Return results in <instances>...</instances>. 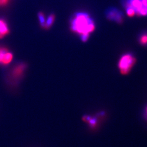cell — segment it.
Instances as JSON below:
<instances>
[{
	"mask_svg": "<svg viewBox=\"0 0 147 147\" xmlns=\"http://www.w3.org/2000/svg\"><path fill=\"white\" fill-rule=\"evenodd\" d=\"M141 2L143 6L147 7V0H141Z\"/></svg>",
	"mask_w": 147,
	"mask_h": 147,
	"instance_id": "13",
	"label": "cell"
},
{
	"mask_svg": "<svg viewBox=\"0 0 147 147\" xmlns=\"http://www.w3.org/2000/svg\"><path fill=\"white\" fill-rule=\"evenodd\" d=\"M94 28V21L87 13H77L71 21V30L80 35L90 34Z\"/></svg>",
	"mask_w": 147,
	"mask_h": 147,
	"instance_id": "1",
	"label": "cell"
},
{
	"mask_svg": "<svg viewBox=\"0 0 147 147\" xmlns=\"http://www.w3.org/2000/svg\"><path fill=\"white\" fill-rule=\"evenodd\" d=\"M139 42L141 45L146 46L147 45V32L143 33L139 39Z\"/></svg>",
	"mask_w": 147,
	"mask_h": 147,
	"instance_id": "10",
	"label": "cell"
},
{
	"mask_svg": "<svg viewBox=\"0 0 147 147\" xmlns=\"http://www.w3.org/2000/svg\"><path fill=\"white\" fill-rule=\"evenodd\" d=\"M0 6H3V3H2V2L1 0H0Z\"/></svg>",
	"mask_w": 147,
	"mask_h": 147,
	"instance_id": "15",
	"label": "cell"
},
{
	"mask_svg": "<svg viewBox=\"0 0 147 147\" xmlns=\"http://www.w3.org/2000/svg\"><path fill=\"white\" fill-rule=\"evenodd\" d=\"M136 58L131 53L124 55L121 58L118 67L121 73L123 75H127L136 63Z\"/></svg>",
	"mask_w": 147,
	"mask_h": 147,
	"instance_id": "2",
	"label": "cell"
},
{
	"mask_svg": "<svg viewBox=\"0 0 147 147\" xmlns=\"http://www.w3.org/2000/svg\"><path fill=\"white\" fill-rule=\"evenodd\" d=\"M146 112H147V109H146Z\"/></svg>",
	"mask_w": 147,
	"mask_h": 147,
	"instance_id": "16",
	"label": "cell"
},
{
	"mask_svg": "<svg viewBox=\"0 0 147 147\" xmlns=\"http://www.w3.org/2000/svg\"><path fill=\"white\" fill-rule=\"evenodd\" d=\"M90 37V34H83L81 35V39L82 40V41L83 42H86Z\"/></svg>",
	"mask_w": 147,
	"mask_h": 147,
	"instance_id": "12",
	"label": "cell"
},
{
	"mask_svg": "<svg viewBox=\"0 0 147 147\" xmlns=\"http://www.w3.org/2000/svg\"><path fill=\"white\" fill-rule=\"evenodd\" d=\"M2 1V3H3V6L4 5H6L7 3H8V1L9 0H1Z\"/></svg>",
	"mask_w": 147,
	"mask_h": 147,
	"instance_id": "14",
	"label": "cell"
},
{
	"mask_svg": "<svg viewBox=\"0 0 147 147\" xmlns=\"http://www.w3.org/2000/svg\"><path fill=\"white\" fill-rule=\"evenodd\" d=\"M9 33V30L5 20L0 19V39L3 38Z\"/></svg>",
	"mask_w": 147,
	"mask_h": 147,
	"instance_id": "6",
	"label": "cell"
},
{
	"mask_svg": "<svg viewBox=\"0 0 147 147\" xmlns=\"http://www.w3.org/2000/svg\"><path fill=\"white\" fill-rule=\"evenodd\" d=\"M13 53L6 47L0 46V64L7 65L9 64L13 60Z\"/></svg>",
	"mask_w": 147,
	"mask_h": 147,
	"instance_id": "4",
	"label": "cell"
},
{
	"mask_svg": "<svg viewBox=\"0 0 147 147\" xmlns=\"http://www.w3.org/2000/svg\"><path fill=\"white\" fill-rule=\"evenodd\" d=\"M126 5H129L134 8L136 14H137V13H138L143 7L141 0H128Z\"/></svg>",
	"mask_w": 147,
	"mask_h": 147,
	"instance_id": "7",
	"label": "cell"
},
{
	"mask_svg": "<svg viewBox=\"0 0 147 147\" xmlns=\"http://www.w3.org/2000/svg\"><path fill=\"white\" fill-rule=\"evenodd\" d=\"M55 20V15L53 14L50 15L48 18L46 20V21H45V25L44 27V28L49 29V28H50L51 26L54 23Z\"/></svg>",
	"mask_w": 147,
	"mask_h": 147,
	"instance_id": "8",
	"label": "cell"
},
{
	"mask_svg": "<svg viewBox=\"0 0 147 147\" xmlns=\"http://www.w3.org/2000/svg\"><path fill=\"white\" fill-rule=\"evenodd\" d=\"M127 8V13L128 14V16L130 17H132L136 14L135 10L132 8V7L129 6V5H125Z\"/></svg>",
	"mask_w": 147,
	"mask_h": 147,
	"instance_id": "9",
	"label": "cell"
},
{
	"mask_svg": "<svg viewBox=\"0 0 147 147\" xmlns=\"http://www.w3.org/2000/svg\"><path fill=\"white\" fill-rule=\"evenodd\" d=\"M106 16L108 19L115 21L119 24L122 23L124 20V15L123 13L119 10L113 8H111L107 10L106 12Z\"/></svg>",
	"mask_w": 147,
	"mask_h": 147,
	"instance_id": "3",
	"label": "cell"
},
{
	"mask_svg": "<svg viewBox=\"0 0 147 147\" xmlns=\"http://www.w3.org/2000/svg\"><path fill=\"white\" fill-rule=\"evenodd\" d=\"M38 17L39 21H40V24L42 26V27L43 28H44V25H45V21H46L44 14L42 12H39L38 13Z\"/></svg>",
	"mask_w": 147,
	"mask_h": 147,
	"instance_id": "11",
	"label": "cell"
},
{
	"mask_svg": "<svg viewBox=\"0 0 147 147\" xmlns=\"http://www.w3.org/2000/svg\"><path fill=\"white\" fill-rule=\"evenodd\" d=\"M27 65L25 63L16 65L11 71V78L13 81H17L20 79L24 74Z\"/></svg>",
	"mask_w": 147,
	"mask_h": 147,
	"instance_id": "5",
	"label": "cell"
}]
</instances>
